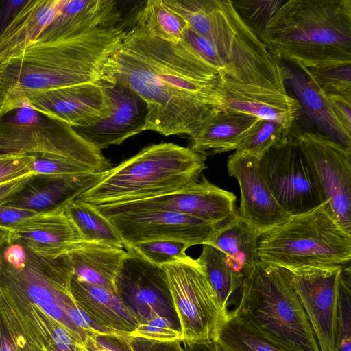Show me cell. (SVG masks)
<instances>
[{"mask_svg": "<svg viewBox=\"0 0 351 351\" xmlns=\"http://www.w3.org/2000/svg\"><path fill=\"white\" fill-rule=\"evenodd\" d=\"M112 75L145 102L144 131L193 136L219 108V73L184 39L165 41L134 25L125 32Z\"/></svg>", "mask_w": 351, "mask_h": 351, "instance_id": "cell-1", "label": "cell"}, {"mask_svg": "<svg viewBox=\"0 0 351 351\" xmlns=\"http://www.w3.org/2000/svg\"><path fill=\"white\" fill-rule=\"evenodd\" d=\"M125 32L118 23L95 29L50 23L23 51L0 63V118L41 92L113 84V61Z\"/></svg>", "mask_w": 351, "mask_h": 351, "instance_id": "cell-2", "label": "cell"}, {"mask_svg": "<svg viewBox=\"0 0 351 351\" xmlns=\"http://www.w3.org/2000/svg\"><path fill=\"white\" fill-rule=\"evenodd\" d=\"M260 39L298 69L351 63V0H287Z\"/></svg>", "mask_w": 351, "mask_h": 351, "instance_id": "cell-3", "label": "cell"}, {"mask_svg": "<svg viewBox=\"0 0 351 351\" xmlns=\"http://www.w3.org/2000/svg\"><path fill=\"white\" fill-rule=\"evenodd\" d=\"M189 27L210 40L238 82L287 93L280 62L247 26L231 0H165Z\"/></svg>", "mask_w": 351, "mask_h": 351, "instance_id": "cell-4", "label": "cell"}, {"mask_svg": "<svg viewBox=\"0 0 351 351\" xmlns=\"http://www.w3.org/2000/svg\"><path fill=\"white\" fill-rule=\"evenodd\" d=\"M206 160L189 147L152 144L103 173L74 199L99 206L173 193L196 182L206 168Z\"/></svg>", "mask_w": 351, "mask_h": 351, "instance_id": "cell-5", "label": "cell"}, {"mask_svg": "<svg viewBox=\"0 0 351 351\" xmlns=\"http://www.w3.org/2000/svg\"><path fill=\"white\" fill-rule=\"evenodd\" d=\"M230 311L286 351H320L285 268L259 261L245 276L239 302Z\"/></svg>", "mask_w": 351, "mask_h": 351, "instance_id": "cell-6", "label": "cell"}, {"mask_svg": "<svg viewBox=\"0 0 351 351\" xmlns=\"http://www.w3.org/2000/svg\"><path fill=\"white\" fill-rule=\"evenodd\" d=\"M259 261L288 270L306 267H344L351 260V234L326 212L324 204L291 215L263 232Z\"/></svg>", "mask_w": 351, "mask_h": 351, "instance_id": "cell-7", "label": "cell"}, {"mask_svg": "<svg viewBox=\"0 0 351 351\" xmlns=\"http://www.w3.org/2000/svg\"><path fill=\"white\" fill-rule=\"evenodd\" d=\"M73 269L68 254L49 258L8 242L0 251V286L36 304L86 347L91 337L69 316L76 304L70 289Z\"/></svg>", "mask_w": 351, "mask_h": 351, "instance_id": "cell-8", "label": "cell"}, {"mask_svg": "<svg viewBox=\"0 0 351 351\" xmlns=\"http://www.w3.org/2000/svg\"><path fill=\"white\" fill-rule=\"evenodd\" d=\"M13 154L66 163L90 173L111 168L102 151L74 128L25 104L0 118V156Z\"/></svg>", "mask_w": 351, "mask_h": 351, "instance_id": "cell-9", "label": "cell"}, {"mask_svg": "<svg viewBox=\"0 0 351 351\" xmlns=\"http://www.w3.org/2000/svg\"><path fill=\"white\" fill-rule=\"evenodd\" d=\"M181 328L184 344L215 341L226 319L197 259L186 258L162 266Z\"/></svg>", "mask_w": 351, "mask_h": 351, "instance_id": "cell-10", "label": "cell"}, {"mask_svg": "<svg viewBox=\"0 0 351 351\" xmlns=\"http://www.w3.org/2000/svg\"><path fill=\"white\" fill-rule=\"evenodd\" d=\"M257 164L274 199L288 215L323 204L313 170L291 133L258 157Z\"/></svg>", "mask_w": 351, "mask_h": 351, "instance_id": "cell-11", "label": "cell"}, {"mask_svg": "<svg viewBox=\"0 0 351 351\" xmlns=\"http://www.w3.org/2000/svg\"><path fill=\"white\" fill-rule=\"evenodd\" d=\"M292 136L313 170L326 212L351 234V150L317 132Z\"/></svg>", "mask_w": 351, "mask_h": 351, "instance_id": "cell-12", "label": "cell"}, {"mask_svg": "<svg viewBox=\"0 0 351 351\" xmlns=\"http://www.w3.org/2000/svg\"><path fill=\"white\" fill-rule=\"evenodd\" d=\"M126 250L114 280L121 302L138 324L160 317L181 330L165 269Z\"/></svg>", "mask_w": 351, "mask_h": 351, "instance_id": "cell-13", "label": "cell"}, {"mask_svg": "<svg viewBox=\"0 0 351 351\" xmlns=\"http://www.w3.org/2000/svg\"><path fill=\"white\" fill-rule=\"evenodd\" d=\"M236 200L232 192L211 183L202 175L200 180L173 193L93 206L103 216L139 210H166L221 225L229 223L238 215Z\"/></svg>", "mask_w": 351, "mask_h": 351, "instance_id": "cell-14", "label": "cell"}, {"mask_svg": "<svg viewBox=\"0 0 351 351\" xmlns=\"http://www.w3.org/2000/svg\"><path fill=\"white\" fill-rule=\"evenodd\" d=\"M104 217L112 224L125 248L162 240L179 241L189 247L204 245L227 224L215 225L166 210L132 211Z\"/></svg>", "mask_w": 351, "mask_h": 351, "instance_id": "cell-15", "label": "cell"}, {"mask_svg": "<svg viewBox=\"0 0 351 351\" xmlns=\"http://www.w3.org/2000/svg\"><path fill=\"white\" fill-rule=\"evenodd\" d=\"M343 267H306L289 270L320 351H334L339 280Z\"/></svg>", "mask_w": 351, "mask_h": 351, "instance_id": "cell-16", "label": "cell"}, {"mask_svg": "<svg viewBox=\"0 0 351 351\" xmlns=\"http://www.w3.org/2000/svg\"><path fill=\"white\" fill-rule=\"evenodd\" d=\"M107 85L86 83L53 89L32 95L23 104L74 128H87L107 118L110 113V95Z\"/></svg>", "mask_w": 351, "mask_h": 351, "instance_id": "cell-17", "label": "cell"}, {"mask_svg": "<svg viewBox=\"0 0 351 351\" xmlns=\"http://www.w3.org/2000/svg\"><path fill=\"white\" fill-rule=\"evenodd\" d=\"M219 108L278 123L290 130L300 105L287 93L232 80L219 74L216 83Z\"/></svg>", "mask_w": 351, "mask_h": 351, "instance_id": "cell-18", "label": "cell"}, {"mask_svg": "<svg viewBox=\"0 0 351 351\" xmlns=\"http://www.w3.org/2000/svg\"><path fill=\"white\" fill-rule=\"evenodd\" d=\"M258 157L235 151L228 158L230 176L239 185L241 217L258 232L281 223L288 215L278 205L258 168Z\"/></svg>", "mask_w": 351, "mask_h": 351, "instance_id": "cell-19", "label": "cell"}, {"mask_svg": "<svg viewBox=\"0 0 351 351\" xmlns=\"http://www.w3.org/2000/svg\"><path fill=\"white\" fill-rule=\"evenodd\" d=\"M107 87L110 95L108 117L93 125L75 128L101 151L143 132L147 117L145 102L130 88L116 80Z\"/></svg>", "mask_w": 351, "mask_h": 351, "instance_id": "cell-20", "label": "cell"}, {"mask_svg": "<svg viewBox=\"0 0 351 351\" xmlns=\"http://www.w3.org/2000/svg\"><path fill=\"white\" fill-rule=\"evenodd\" d=\"M64 207L38 212L14 226L9 229V242L22 245L42 256L68 254L83 239Z\"/></svg>", "mask_w": 351, "mask_h": 351, "instance_id": "cell-21", "label": "cell"}, {"mask_svg": "<svg viewBox=\"0 0 351 351\" xmlns=\"http://www.w3.org/2000/svg\"><path fill=\"white\" fill-rule=\"evenodd\" d=\"M70 289L77 306L92 321L110 333L128 336L137 328L138 322L115 291L80 280L73 276Z\"/></svg>", "mask_w": 351, "mask_h": 351, "instance_id": "cell-22", "label": "cell"}, {"mask_svg": "<svg viewBox=\"0 0 351 351\" xmlns=\"http://www.w3.org/2000/svg\"><path fill=\"white\" fill-rule=\"evenodd\" d=\"M102 174L65 177L33 176L26 186L4 205L36 212L52 210L65 205L93 186Z\"/></svg>", "mask_w": 351, "mask_h": 351, "instance_id": "cell-23", "label": "cell"}, {"mask_svg": "<svg viewBox=\"0 0 351 351\" xmlns=\"http://www.w3.org/2000/svg\"><path fill=\"white\" fill-rule=\"evenodd\" d=\"M285 86H289L306 114L316 124L319 133L351 150V133L336 117L326 96L299 69L280 62Z\"/></svg>", "mask_w": 351, "mask_h": 351, "instance_id": "cell-24", "label": "cell"}, {"mask_svg": "<svg viewBox=\"0 0 351 351\" xmlns=\"http://www.w3.org/2000/svg\"><path fill=\"white\" fill-rule=\"evenodd\" d=\"M62 0H27L0 34V63L34 42L59 13Z\"/></svg>", "mask_w": 351, "mask_h": 351, "instance_id": "cell-25", "label": "cell"}, {"mask_svg": "<svg viewBox=\"0 0 351 351\" xmlns=\"http://www.w3.org/2000/svg\"><path fill=\"white\" fill-rule=\"evenodd\" d=\"M258 119L219 108L196 135L189 137V147L205 156L236 150Z\"/></svg>", "mask_w": 351, "mask_h": 351, "instance_id": "cell-26", "label": "cell"}, {"mask_svg": "<svg viewBox=\"0 0 351 351\" xmlns=\"http://www.w3.org/2000/svg\"><path fill=\"white\" fill-rule=\"evenodd\" d=\"M126 254L123 249L84 241L68 254L73 277L115 292L114 280Z\"/></svg>", "mask_w": 351, "mask_h": 351, "instance_id": "cell-27", "label": "cell"}, {"mask_svg": "<svg viewBox=\"0 0 351 351\" xmlns=\"http://www.w3.org/2000/svg\"><path fill=\"white\" fill-rule=\"evenodd\" d=\"M260 233L239 215L220 228L208 243L223 252L233 268L244 276L259 262Z\"/></svg>", "mask_w": 351, "mask_h": 351, "instance_id": "cell-28", "label": "cell"}, {"mask_svg": "<svg viewBox=\"0 0 351 351\" xmlns=\"http://www.w3.org/2000/svg\"><path fill=\"white\" fill-rule=\"evenodd\" d=\"M197 259L202 267L221 311L226 317L229 308H236L239 302L244 276L236 271L226 254L215 246L206 243Z\"/></svg>", "mask_w": 351, "mask_h": 351, "instance_id": "cell-29", "label": "cell"}, {"mask_svg": "<svg viewBox=\"0 0 351 351\" xmlns=\"http://www.w3.org/2000/svg\"><path fill=\"white\" fill-rule=\"evenodd\" d=\"M64 208L84 241L125 248L112 224L93 205L73 199Z\"/></svg>", "mask_w": 351, "mask_h": 351, "instance_id": "cell-30", "label": "cell"}, {"mask_svg": "<svg viewBox=\"0 0 351 351\" xmlns=\"http://www.w3.org/2000/svg\"><path fill=\"white\" fill-rule=\"evenodd\" d=\"M135 26L150 36L172 43L182 40L189 27L164 0L147 1L136 14Z\"/></svg>", "mask_w": 351, "mask_h": 351, "instance_id": "cell-31", "label": "cell"}, {"mask_svg": "<svg viewBox=\"0 0 351 351\" xmlns=\"http://www.w3.org/2000/svg\"><path fill=\"white\" fill-rule=\"evenodd\" d=\"M221 351H286L228 311L215 341Z\"/></svg>", "mask_w": 351, "mask_h": 351, "instance_id": "cell-32", "label": "cell"}, {"mask_svg": "<svg viewBox=\"0 0 351 351\" xmlns=\"http://www.w3.org/2000/svg\"><path fill=\"white\" fill-rule=\"evenodd\" d=\"M0 351H42L1 290Z\"/></svg>", "mask_w": 351, "mask_h": 351, "instance_id": "cell-33", "label": "cell"}, {"mask_svg": "<svg viewBox=\"0 0 351 351\" xmlns=\"http://www.w3.org/2000/svg\"><path fill=\"white\" fill-rule=\"evenodd\" d=\"M299 69L323 94L351 98V63Z\"/></svg>", "mask_w": 351, "mask_h": 351, "instance_id": "cell-34", "label": "cell"}, {"mask_svg": "<svg viewBox=\"0 0 351 351\" xmlns=\"http://www.w3.org/2000/svg\"><path fill=\"white\" fill-rule=\"evenodd\" d=\"M334 351H351V269L344 266L339 280Z\"/></svg>", "mask_w": 351, "mask_h": 351, "instance_id": "cell-35", "label": "cell"}, {"mask_svg": "<svg viewBox=\"0 0 351 351\" xmlns=\"http://www.w3.org/2000/svg\"><path fill=\"white\" fill-rule=\"evenodd\" d=\"M289 133V130L278 123L259 119L235 151L259 157Z\"/></svg>", "mask_w": 351, "mask_h": 351, "instance_id": "cell-36", "label": "cell"}, {"mask_svg": "<svg viewBox=\"0 0 351 351\" xmlns=\"http://www.w3.org/2000/svg\"><path fill=\"white\" fill-rule=\"evenodd\" d=\"M285 0H239L231 1L243 20L260 38L269 20Z\"/></svg>", "mask_w": 351, "mask_h": 351, "instance_id": "cell-37", "label": "cell"}, {"mask_svg": "<svg viewBox=\"0 0 351 351\" xmlns=\"http://www.w3.org/2000/svg\"><path fill=\"white\" fill-rule=\"evenodd\" d=\"M189 247L179 241L162 240L141 243L125 249H130L149 262L162 267L186 258Z\"/></svg>", "mask_w": 351, "mask_h": 351, "instance_id": "cell-38", "label": "cell"}, {"mask_svg": "<svg viewBox=\"0 0 351 351\" xmlns=\"http://www.w3.org/2000/svg\"><path fill=\"white\" fill-rule=\"evenodd\" d=\"M128 336L160 341H181L182 332L167 319L158 317L138 324L135 331Z\"/></svg>", "mask_w": 351, "mask_h": 351, "instance_id": "cell-39", "label": "cell"}, {"mask_svg": "<svg viewBox=\"0 0 351 351\" xmlns=\"http://www.w3.org/2000/svg\"><path fill=\"white\" fill-rule=\"evenodd\" d=\"M184 40L219 74L226 75V64L217 49L210 40L189 27L185 32Z\"/></svg>", "mask_w": 351, "mask_h": 351, "instance_id": "cell-40", "label": "cell"}, {"mask_svg": "<svg viewBox=\"0 0 351 351\" xmlns=\"http://www.w3.org/2000/svg\"><path fill=\"white\" fill-rule=\"evenodd\" d=\"M36 157L13 154L0 156V184L32 174V167Z\"/></svg>", "mask_w": 351, "mask_h": 351, "instance_id": "cell-41", "label": "cell"}, {"mask_svg": "<svg viewBox=\"0 0 351 351\" xmlns=\"http://www.w3.org/2000/svg\"><path fill=\"white\" fill-rule=\"evenodd\" d=\"M132 351H184L180 340L160 341L126 336Z\"/></svg>", "mask_w": 351, "mask_h": 351, "instance_id": "cell-42", "label": "cell"}, {"mask_svg": "<svg viewBox=\"0 0 351 351\" xmlns=\"http://www.w3.org/2000/svg\"><path fill=\"white\" fill-rule=\"evenodd\" d=\"M326 96L336 117L343 128L351 133V98L337 95Z\"/></svg>", "mask_w": 351, "mask_h": 351, "instance_id": "cell-43", "label": "cell"}, {"mask_svg": "<svg viewBox=\"0 0 351 351\" xmlns=\"http://www.w3.org/2000/svg\"><path fill=\"white\" fill-rule=\"evenodd\" d=\"M38 213L6 205L0 206V227L10 229Z\"/></svg>", "mask_w": 351, "mask_h": 351, "instance_id": "cell-44", "label": "cell"}, {"mask_svg": "<svg viewBox=\"0 0 351 351\" xmlns=\"http://www.w3.org/2000/svg\"><path fill=\"white\" fill-rule=\"evenodd\" d=\"M33 176L30 174L0 184V206L5 204L20 193Z\"/></svg>", "mask_w": 351, "mask_h": 351, "instance_id": "cell-45", "label": "cell"}, {"mask_svg": "<svg viewBox=\"0 0 351 351\" xmlns=\"http://www.w3.org/2000/svg\"><path fill=\"white\" fill-rule=\"evenodd\" d=\"M94 339L97 345L111 351H132L125 335L102 334L97 335Z\"/></svg>", "mask_w": 351, "mask_h": 351, "instance_id": "cell-46", "label": "cell"}, {"mask_svg": "<svg viewBox=\"0 0 351 351\" xmlns=\"http://www.w3.org/2000/svg\"><path fill=\"white\" fill-rule=\"evenodd\" d=\"M27 0L3 1L0 4V34L25 5Z\"/></svg>", "mask_w": 351, "mask_h": 351, "instance_id": "cell-47", "label": "cell"}, {"mask_svg": "<svg viewBox=\"0 0 351 351\" xmlns=\"http://www.w3.org/2000/svg\"><path fill=\"white\" fill-rule=\"evenodd\" d=\"M184 345V351H221L215 341Z\"/></svg>", "mask_w": 351, "mask_h": 351, "instance_id": "cell-48", "label": "cell"}, {"mask_svg": "<svg viewBox=\"0 0 351 351\" xmlns=\"http://www.w3.org/2000/svg\"><path fill=\"white\" fill-rule=\"evenodd\" d=\"M10 230L0 227V251L3 246L9 242Z\"/></svg>", "mask_w": 351, "mask_h": 351, "instance_id": "cell-49", "label": "cell"}]
</instances>
